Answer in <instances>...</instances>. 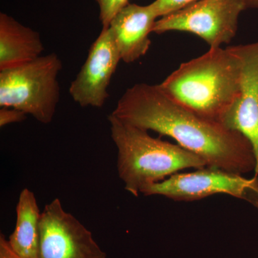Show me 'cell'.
<instances>
[{
    "instance_id": "obj_13",
    "label": "cell",
    "mask_w": 258,
    "mask_h": 258,
    "mask_svg": "<svg viewBox=\"0 0 258 258\" xmlns=\"http://www.w3.org/2000/svg\"><path fill=\"white\" fill-rule=\"evenodd\" d=\"M99 8V20L103 28H108L120 10L129 4L128 0H96Z\"/></svg>"
},
{
    "instance_id": "obj_7",
    "label": "cell",
    "mask_w": 258,
    "mask_h": 258,
    "mask_svg": "<svg viewBox=\"0 0 258 258\" xmlns=\"http://www.w3.org/2000/svg\"><path fill=\"white\" fill-rule=\"evenodd\" d=\"M39 258H107V254L91 231L56 198L41 213Z\"/></svg>"
},
{
    "instance_id": "obj_10",
    "label": "cell",
    "mask_w": 258,
    "mask_h": 258,
    "mask_svg": "<svg viewBox=\"0 0 258 258\" xmlns=\"http://www.w3.org/2000/svg\"><path fill=\"white\" fill-rule=\"evenodd\" d=\"M158 16L152 5L131 4L120 10L108 28L114 37L120 58L132 63L147 53Z\"/></svg>"
},
{
    "instance_id": "obj_14",
    "label": "cell",
    "mask_w": 258,
    "mask_h": 258,
    "mask_svg": "<svg viewBox=\"0 0 258 258\" xmlns=\"http://www.w3.org/2000/svg\"><path fill=\"white\" fill-rule=\"evenodd\" d=\"M198 1L200 0H155L151 5L157 13L158 18H160Z\"/></svg>"
},
{
    "instance_id": "obj_16",
    "label": "cell",
    "mask_w": 258,
    "mask_h": 258,
    "mask_svg": "<svg viewBox=\"0 0 258 258\" xmlns=\"http://www.w3.org/2000/svg\"><path fill=\"white\" fill-rule=\"evenodd\" d=\"M0 258H21L13 250L3 235L0 236Z\"/></svg>"
},
{
    "instance_id": "obj_17",
    "label": "cell",
    "mask_w": 258,
    "mask_h": 258,
    "mask_svg": "<svg viewBox=\"0 0 258 258\" xmlns=\"http://www.w3.org/2000/svg\"><path fill=\"white\" fill-rule=\"evenodd\" d=\"M247 9H258V0H242Z\"/></svg>"
},
{
    "instance_id": "obj_8",
    "label": "cell",
    "mask_w": 258,
    "mask_h": 258,
    "mask_svg": "<svg viewBox=\"0 0 258 258\" xmlns=\"http://www.w3.org/2000/svg\"><path fill=\"white\" fill-rule=\"evenodd\" d=\"M120 55L109 28H102L88 50L87 58L69 93L81 107L102 108L109 98L108 87L119 64Z\"/></svg>"
},
{
    "instance_id": "obj_9",
    "label": "cell",
    "mask_w": 258,
    "mask_h": 258,
    "mask_svg": "<svg viewBox=\"0 0 258 258\" xmlns=\"http://www.w3.org/2000/svg\"><path fill=\"white\" fill-rule=\"evenodd\" d=\"M235 47L242 60L240 94L222 123L240 132L252 146L258 181V41Z\"/></svg>"
},
{
    "instance_id": "obj_1",
    "label": "cell",
    "mask_w": 258,
    "mask_h": 258,
    "mask_svg": "<svg viewBox=\"0 0 258 258\" xmlns=\"http://www.w3.org/2000/svg\"><path fill=\"white\" fill-rule=\"evenodd\" d=\"M111 114L139 128L170 137L205 159L208 167L243 174L254 170L252 146L237 131L206 119L173 101L158 85L128 88Z\"/></svg>"
},
{
    "instance_id": "obj_11",
    "label": "cell",
    "mask_w": 258,
    "mask_h": 258,
    "mask_svg": "<svg viewBox=\"0 0 258 258\" xmlns=\"http://www.w3.org/2000/svg\"><path fill=\"white\" fill-rule=\"evenodd\" d=\"M44 50L39 32L0 13V71L36 60Z\"/></svg>"
},
{
    "instance_id": "obj_12",
    "label": "cell",
    "mask_w": 258,
    "mask_h": 258,
    "mask_svg": "<svg viewBox=\"0 0 258 258\" xmlns=\"http://www.w3.org/2000/svg\"><path fill=\"white\" fill-rule=\"evenodd\" d=\"M15 228L8 239L11 248L21 258H39L41 213L35 195L25 188L19 196Z\"/></svg>"
},
{
    "instance_id": "obj_15",
    "label": "cell",
    "mask_w": 258,
    "mask_h": 258,
    "mask_svg": "<svg viewBox=\"0 0 258 258\" xmlns=\"http://www.w3.org/2000/svg\"><path fill=\"white\" fill-rule=\"evenodd\" d=\"M0 126L20 123L27 118V114L20 110L10 107H0Z\"/></svg>"
},
{
    "instance_id": "obj_2",
    "label": "cell",
    "mask_w": 258,
    "mask_h": 258,
    "mask_svg": "<svg viewBox=\"0 0 258 258\" xmlns=\"http://www.w3.org/2000/svg\"><path fill=\"white\" fill-rule=\"evenodd\" d=\"M241 75L242 60L235 45L217 47L180 64L158 86L181 106L222 123L240 96Z\"/></svg>"
},
{
    "instance_id": "obj_5",
    "label": "cell",
    "mask_w": 258,
    "mask_h": 258,
    "mask_svg": "<svg viewBox=\"0 0 258 258\" xmlns=\"http://www.w3.org/2000/svg\"><path fill=\"white\" fill-rule=\"evenodd\" d=\"M245 10L242 0H200L159 18L153 32H189L205 40L210 48L221 47L235 37L239 18Z\"/></svg>"
},
{
    "instance_id": "obj_3",
    "label": "cell",
    "mask_w": 258,
    "mask_h": 258,
    "mask_svg": "<svg viewBox=\"0 0 258 258\" xmlns=\"http://www.w3.org/2000/svg\"><path fill=\"white\" fill-rule=\"evenodd\" d=\"M108 120L117 149L118 176L134 196L183 169L208 166L205 159L179 144L154 138L148 131L121 121L111 113Z\"/></svg>"
},
{
    "instance_id": "obj_6",
    "label": "cell",
    "mask_w": 258,
    "mask_h": 258,
    "mask_svg": "<svg viewBox=\"0 0 258 258\" xmlns=\"http://www.w3.org/2000/svg\"><path fill=\"white\" fill-rule=\"evenodd\" d=\"M142 194L161 195L178 202L196 201L225 194L258 209V181L254 176L246 179L242 174L208 166L191 173H176L147 186Z\"/></svg>"
},
{
    "instance_id": "obj_4",
    "label": "cell",
    "mask_w": 258,
    "mask_h": 258,
    "mask_svg": "<svg viewBox=\"0 0 258 258\" xmlns=\"http://www.w3.org/2000/svg\"><path fill=\"white\" fill-rule=\"evenodd\" d=\"M62 61L55 52L14 69L0 71V107L16 108L48 124L60 101Z\"/></svg>"
}]
</instances>
